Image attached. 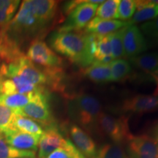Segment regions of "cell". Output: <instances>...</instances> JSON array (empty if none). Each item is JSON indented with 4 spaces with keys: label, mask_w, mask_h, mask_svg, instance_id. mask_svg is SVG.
Returning a JSON list of instances; mask_svg holds the SVG:
<instances>
[{
    "label": "cell",
    "mask_w": 158,
    "mask_h": 158,
    "mask_svg": "<svg viewBox=\"0 0 158 158\" xmlns=\"http://www.w3.org/2000/svg\"><path fill=\"white\" fill-rule=\"evenodd\" d=\"M69 134L72 143L86 158H95L98 148L95 142L86 130L76 124H71Z\"/></svg>",
    "instance_id": "cell-13"
},
{
    "label": "cell",
    "mask_w": 158,
    "mask_h": 158,
    "mask_svg": "<svg viewBox=\"0 0 158 158\" xmlns=\"http://www.w3.org/2000/svg\"><path fill=\"white\" fill-rule=\"evenodd\" d=\"M122 35H123V28L108 35L110 46H111L112 56L114 60L124 58Z\"/></svg>",
    "instance_id": "cell-29"
},
{
    "label": "cell",
    "mask_w": 158,
    "mask_h": 158,
    "mask_svg": "<svg viewBox=\"0 0 158 158\" xmlns=\"http://www.w3.org/2000/svg\"><path fill=\"white\" fill-rule=\"evenodd\" d=\"M20 2L19 0H0V29L6 33L16 14Z\"/></svg>",
    "instance_id": "cell-20"
},
{
    "label": "cell",
    "mask_w": 158,
    "mask_h": 158,
    "mask_svg": "<svg viewBox=\"0 0 158 158\" xmlns=\"http://www.w3.org/2000/svg\"><path fill=\"white\" fill-rule=\"evenodd\" d=\"M83 0H75V1H69L64 3V7H63V11L64 14L68 16L69 13H70L73 10H74L78 6L79 4L82 2Z\"/></svg>",
    "instance_id": "cell-32"
},
{
    "label": "cell",
    "mask_w": 158,
    "mask_h": 158,
    "mask_svg": "<svg viewBox=\"0 0 158 158\" xmlns=\"http://www.w3.org/2000/svg\"><path fill=\"white\" fill-rule=\"evenodd\" d=\"M129 61L134 67L149 76L158 71V53L141 54L130 59Z\"/></svg>",
    "instance_id": "cell-19"
},
{
    "label": "cell",
    "mask_w": 158,
    "mask_h": 158,
    "mask_svg": "<svg viewBox=\"0 0 158 158\" xmlns=\"http://www.w3.org/2000/svg\"><path fill=\"white\" fill-rule=\"evenodd\" d=\"M26 56L44 72L63 70L64 61L42 39L32 40L27 51Z\"/></svg>",
    "instance_id": "cell-5"
},
{
    "label": "cell",
    "mask_w": 158,
    "mask_h": 158,
    "mask_svg": "<svg viewBox=\"0 0 158 158\" xmlns=\"http://www.w3.org/2000/svg\"><path fill=\"white\" fill-rule=\"evenodd\" d=\"M136 10L135 0H119L117 19L122 21H130Z\"/></svg>",
    "instance_id": "cell-31"
},
{
    "label": "cell",
    "mask_w": 158,
    "mask_h": 158,
    "mask_svg": "<svg viewBox=\"0 0 158 158\" xmlns=\"http://www.w3.org/2000/svg\"><path fill=\"white\" fill-rule=\"evenodd\" d=\"M68 110L71 118L84 130L97 133V124L102 106L95 97L86 93H76L69 98Z\"/></svg>",
    "instance_id": "cell-3"
},
{
    "label": "cell",
    "mask_w": 158,
    "mask_h": 158,
    "mask_svg": "<svg viewBox=\"0 0 158 158\" xmlns=\"http://www.w3.org/2000/svg\"><path fill=\"white\" fill-rule=\"evenodd\" d=\"M48 92H37L34 98L21 109L14 110L15 113L31 118L40 124L44 129L56 124L51 114L48 102Z\"/></svg>",
    "instance_id": "cell-6"
},
{
    "label": "cell",
    "mask_w": 158,
    "mask_h": 158,
    "mask_svg": "<svg viewBox=\"0 0 158 158\" xmlns=\"http://www.w3.org/2000/svg\"><path fill=\"white\" fill-rule=\"evenodd\" d=\"M36 92L29 94H12L8 95H0V102L13 110L24 107L34 98Z\"/></svg>",
    "instance_id": "cell-23"
},
{
    "label": "cell",
    "mask_w": 158,
    "mask_h": 158,
    "mask_svg": "<svg viewBox=\"0 0 158 158\" xmlns=\"http://www.w3.org/2000/svg\"><path fill=\"white\" fill-rule=\"evenodd\" d=\"M7 66L11 72L26 82L41 87H50V81L47 75L25 55L14 62L7 64Z\"/></svg>",
    "instance_id": "cell-7"
},
{
    "label": "cell",
    "mask_w": 158,
    "mask_h": 158,
    "mask_svg": "<svg viewBox=\"0 0 158 158\" xmlns=\"http://www.w3.org/2000/svg\"><path fill=\"white\" fill-rule=\"evenodd\" d=\"M46 158H86L82 155L70 140L68 139L66 143L50 154Z\"/></svg>",
    "instance_id": "cell-28"
},
{
    "label": "cell",
    "mask_w": 158,
    "mask_h": 158,
    "mask_svg": "<svg viewBox=\"0 0 158 158\" xmlns=\"http://www.w3.org/2000/svg\"><path fill=\"white\" fill-rule=\"evenodd\" d=\"M86 35L87 33L84 30H64L59 28L51 35L49 43L53 51L83 69L94 62L87 53Z\"/></svg>",
    "instance_id": "cell-1"
},
{
    "label": "cell",
    "mask_w": 158,
    "mask_h": 158,
    "mask_svg": "<svg viewBox=\"0 0 158 158\" xmlns=\"http://www.w3.org/2000/svg\"><path fill=\"white\" fill-rule=\"evenodd\" d=\"M136 10L130 21L132 24L150 21L158 17V5L149 0L135 1Z\"/></svg>",
    "instance_id": "cell-18"
},
{
    "label": "cell",
    "mask_w": 158,
    "mask_h": 158,
    "mask_svg": "<svg viewBox=\"0 0 158 158\" xmlns=\"http://www.w3.org/2000/svg\"><path fill=\"white\" fill-rule=\"evenodd\" d=\"M36 153L31 151H23L11 147L0 133V158H35Z\"/></svg>",
    "instance_id": "cell-24"
},
{
    "label": "cell",
    "mask_w": 158,
    "mask_h": 158,
    "mask_svg": "<svg viewBox=\"0 0 158 158\" xmlns=\"http://www.w3.org/2000/svg\"><path fill=\"white\" fill-rule=\"evenodd\" d=\"M118 3L119 0L104 1L98 7L96 15L102 19L114 20V19H117Z\"/></svg>",
    "instance_id": "cell-27"
},
{
    "label": "cell",
    "mask_w": 158,
    "mask_h": 158,
    "mask_svg": "<svg viewBox=\"0 0 158 158\" xmlns=\"http://www.w3.org/2000/svg\"><path fill=\"white\" fill-rule=\"evenodd\" d=\"M23 56L24 54L20 45L0 29V58L3 59L4 63L14 62Z\"/></svg>",
    "instance_id": "cell-16"
},
{
    "label": "cell",
    "mask_w": 158,
    "mask_h": 158,
    "mask_svg": "<svg viewBox=\"0 0 158 158\" xmlns=\"http://www.w3.org/2000/svg\"><path fill=\"white\" fill-rule=\"evenodd\" d=\"M13 130L31 134V135L38 136V137H40L44 132V129L42 127V126L37 122L30 118L16 114L13 120Z\"/></svg>",
    "instance_id": "cell-21"
},
{
    "label": "cell",
    "mask_w": 158,
    "mask_h": 158,
    "mask_svg": "<svg viewBox=\"0 0 158 158\" xmlns=\"http://www.w3.org/2000/svg\"><path fill=\"white\" fill-rule=\"evenodd\" d=\"M97 133L106 137L111 143L123 144L133 135L130 133L128 118L125 116L119 117L102 112L97 124Z\"/></svg>",
    "instance_id": "cell-4"
},
{
    "label": "cell",
    "mask_w": 158,
    "mask_h": 158,
    "mask_svg": "<svg viewBox=\"0 0 158 158\" xmlns=\"http://www.w3.org/2000/svg\"><path fill=\"white\" fill-rule=\"evenodd\" d=\"M111 82H122L129 78L132 73L130 62L124 59H115L110 63Z\"/></svg>",
    "instance_id": "cell-22"
},
{
    "label": "cell",
    "mask_w": 158,
    "mask_h": 158,
    "mask_svg": "<svg viewBox=\"0 0 158 158\" xmlns=\"http://www.w3.org/2000/svg\"><path fill=\"white\" fill-rule=\"evenodd\" d=\"M152 137L158 141V124L155 126V130H154V135Z\"/></svg>",
    "instance_id": "cell-33"
},
{
    "label": "cell",
    "mask_w": 158,
    "mask_h": 158,
    "mask_svg": "<svg viewBox=\"0 0 158 158\" xmlns=\"http://www.w3.org/2000/svg\"><path fill=\"white\" fill-rule=\"evenodd\" d=\"M121 110L124 113L135 114L157 111L158 97L148 94H136L124 100Z\"/></svg>",
    "instance_id": "cell-11"
},
{
    "label": "cell",
    "mask_w": 158,
    "mask_h": 158,
    "mask_svg": "<svg viewBox=\"0 0 158 158\" xmlns=\"http://www.w3.org/2000/svg\"><path fill=\"white\" fill-rule=\"evenodd\" d=\"M5 141L11 147L23 151L36 152L38 149L40 138L31 134L10 130L3 133Z\"/></svg>",
    "instance_id": "cell-14"
},
{
    "label": "cell",
    "mask_w": 158,
    "mask_h": 158,
    "mask_svg": "<svg viewBox=\"0 0 158 158\" xmlns=\"http://www.w3.org/2000/svg\"><path fill=\"white\" fill-rule=\"evenodd\" d=\"M151 77H152V78L154 79V81H155L156 83H157L158 82V71L157 73H155V74L152 75Z\"/></svg>",
    "instance_id": "cell-34"
},
{
    "label": "cell",
    "mask_w": 158,
    "mask_h": 158,
    "mask_svg": "<svg viewBox=\"0 0 158 158\" xmlns=\"http://www.w3.org/2000/svg\"><path fill=\"white\" fill-rule=\"evenodd\" d=\"M132 24L130 21H122L118 20H106L95 17L89 22L84 29L88 34L97 35H108Z\"/></svg>",
    "instance_id": "cell-15"
},
{
    "label": "cell",
    "mask_w": 158,
    "mask_h": 158,
    "mask_svg": "<svg viewBox=\"0 0 158 158\" xmlns=\"http://www.w3.org/2000/svg\"><path fill=\"white\" fill-rule=\"evenodd\" d=\"M156 84H157V87H156L155 92H154V95L158 97V82L156 83Z\"/></svg>",
    "instance_id": "cell-35"
},
{
    "label": "cell",
    "mask_w": 158,
    "mask_h": 158,
    "mask_svg": "<svg viewBox=\"0 0 158 158\" xmlns=\"http://www.w3.org/2000/svg\"><path fill=\"white\" fill-rule=\"evenodd\" d=\"M139 28L145 37L148 46L158 48V17L143 23Z\"/></svg>",
    "instance_id": "cell-26"
},
{
    "label": "cell",
    "mask_w": 158,
    "mask_h": 158,
    "mask_svg": "<svg viewBox=\"0 0 158 158\" xmlns=\"http://www.w3.org/2000/svg\"><path fill=\"white\" fill-rule=\"evenodd\" d=\"M50 29L32 13L28 1L25 0L21 4L19 10L12 20L7 34L18 45H21L27 40H43Z\"/></svg>",
    "instance_id": "cell-2"
},
{
    "label": "cell",
    "mask_w": 158,
    "mask_h": 158,
    "mask_svg": "<svg viewBox=\"0 0 158 158\" xmlns=\"http://www.w3.org/2000/svg\"><path fill=\"white\" fill-rule=\"evenodd\" d=\"M103 2L102 0H83L81 3L69 13L64 23L59 29L64 30H84L89 22L94 18L98 5Z\"/></svg>",
    "instance_id": "cell-8"
},
{
    "label": "cell",
    "mask_w": 158,
    "mask_h": 158,
    "mask_svg": "<svg viewBox=\"0 0 158 158\" xmlns=\"http://www.w3.org/2000/svg\"><path fill=\"white\" fill-rule=\"evenodd\" d=\"M125 144L128 158H158V141L152 136L133 135Z\"/></svg>",
    "instance_id": "cell-9"
},
{
    "label": "cell",
    "mask_w": 158,
    "mask_h": 158,
    "mask_svg": "<svg viewBox=\"0 0 158 158\" xmlns=\"http://www.w3.org/2000/svg\"><path fill=\"white\" fill-rule=\"evenodd\" d=\"M68 139H65L56 124L44 129L38 143V158H46L59 148L63 147Z\"/></svg>",
    "instance_id": "cell-12"
},
{
    "label": "cell",
    "mask_w": 158,
    "mask_h": 158,
    "mask_svg": "<svg viewBox=\"0 0 158 158\" xmlns=\"http://www.w3.org/2000/svg\"><path fill=\"white\" fill-rule=\"evenodd\" d=\"M15 116V111L0 102V133H5L13 130V120Z\"/></svg>",
    "instance_id": "cell-30"
},
{
    "label": "cell",
    "mask_w": 158,
    "mask_h": 158,
    "mask_svg": "<svg viewBox=\"0 0 158 158\" xmlns=\"http://www.w3.org/2000/svg\"><path fill=\"white\" fill-rule=\"evenodd\" d=\"M95 158H128L123 145L114 143L102 144L98 149Z\"/></svg>",
    "instance_id": "cell-25"
},
{
    "label": "cell",
    "mask_w": 158,
    "mask_h": 158,
    "mask_svg": "<svg viewBox=\"0 0 158 158\" xmlns=\"http://www.w3.org/2000/svg\"><path fill=\"white\" fill-rule=\"evenodd\" d=\"M122 41L125 59H130L138 56L149 48L141 29L134 24H130L124 27Z\"/></svg>",
    "instance_id": "cell-10"
},
{
    "label": "cell",
    "mask_w": 158,
    "mask_h": 158,
    "mask_svg": "<svg viewBox=\"0 0 158 158\" xmlns=\"http://www.w3.org/2000/svg\"><path fill=\"white\" fill-rule=\"evenodd\" d=\"M81 73L95 84H106L111 82L110 64L94 62L87 68L81 69Z\"/></svg>",
    "instance_id": "cell-17"
}]
</instances>
